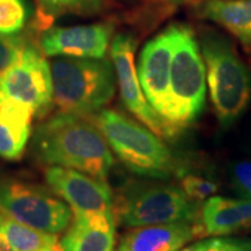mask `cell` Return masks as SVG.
<instances>
[{
    "label": "cell",
    "instance_id": "15",
    "mask_svg": "<svg viewBox=\"0 0 251 251\" xmlns=\"http://www.w3.org/2000/svg\"><path fill=\"white\" fill-rule=\"evenodd\" d=\"M196 237V221L148 225L123 234L117 251H177Z\"/></svg>",
    "mask_w": 251,
    "mask_h": 251
},
{
    "label": "cell",
    "instance_id": "10",
    "mask_svg": "<svg viewBox=\"0 0 251 251\" xmlns=\"http://www.w3.org/2000/svg\"><path fill=\"white\" fill-rule=\"evenodd\" d=\"M45 179L73 212H110L115 208L112 190L105 180L63 166L48 168Z\"/></svg>",
    "mask_w": 251,
    "mask_h": 251
},
{
    "label": "cell",
    "instance_id": "18",
    "mask_svg": "<svg viewBox=\"0 0 251 251\" xmlns=\"http://www.w3.org/2000/svg\"><path fill=\"white\" fill-rule=\"evenodd\" d=\"M0 234L14 251H62L59 236L18 224L1 215Z\"/></svg>",
    "mask_w": 251,
    "mask_h": 251
},
{
    "label": "cell",
    "instance_id": "19",
    "mask_svg": "<svg viewBox=\"0 0 251 251\" xmlns=\"http://www.w3.org/2000/svg\"><path fill=\"white\" fill-rule=\"evenodd\" d=\"M28 18L25 0H0V34L14 35L20 32Z\"/></svg>",
    "mask_w": 251,
    "mask_h": 251
},
{
    "label": "cell",
    "instance_id": "9",
    "mask_svg": "<svg viewBox=\"0 0 251 251\" xmlns=\"http://www.w3.org/2000/svg\"><path fill=\"white\" fill-rule=\"evenodd\" d=\"M137 42L128 34H117L110 44V57L115 67L120 97L126 108L138 117L144 125L159 137H172L169 125L150 105L144 95L141 84L134 67V52Z\"/></svg>",
    "mask_w": 251,
    "mask_h": 251
},
{
    "label": "cell",
    "instance_id": "13",
    "mask_svg": "<svg viewBox=\"0 0 251 251\" xmlns=\"http://www.w3.org/2000/svg\"><path fill=\"white\" fill-rule=\"evenodd\" d=\"M116 216L110 212H73L62 237V251H113L116 244Z\"/></svg>",
    "mask_w": 251,
    "mask_h": 251
},
{
    "label": "cell",
    "instance_id": "6",
    "mask_svg": "<svg viewBox=\"0 0 251 251\" xmlns=\"http://www.w3.org/2000/svg\"><path fill=\"white\" fill-rule=\"evenodd\" d=\"M116 221L127 227L196 221L200 206L177 186L168 183H131L113 208Z\"/></svg>",
    "mask_w": 251,
    "mask_h": 251
},
{
    "label": "cell",
    "instance_id": "1",
    "mask_svg": "<svg viewBox=\"0 0 251 251\" xmlns=\"http://www.w3.org/2000/svg\"><path fill=\"white\" fill-rule=\"evenodd\" d=\"M32 152L42 163L63 166L105 180L113 153L98 126L81 115L59 113L36 128Z\"/></svg>",
    "mask_w": 251,
    "mask_h": 251
},
{
    "label": "cell",
    "instance_id": "2",
    "mask_svg": "<svg viewBox=\"0 0 251 251\" xmlns=\"http://www.w3.org/2000/svg\"><path fill=\"white\" fill-rule=\"evenodd\" d=\"M205 64L194 31L186 24H173V56L165 122L175 135L191 126L205 108Z\"/></svg>",
    "mask_w": 251,
    "mask_h": 251
},
{
    "label": "cell",
    "instance_id": "4",
    "mask_svg": "<svg viewBox=\"0 0 251 251\" xmlns=\"http://www.w3.org/2000/svg\"><path fill=\"white\" fill-rule=\"evenodd\" d=\"M200 50L216 119L221 126L229 127L250 103L251 74L230 42L216 32L202 34Z\"/></svg>",
    "mask_w": 251,
    "mask_h": 251
},
{
    "label": "cell",
    "instance_id": "11",
    "mask_svg": "<svg viewBox=\"0 0 251 251\" xmlns=\"http://www.w3.org/2000/svg\"><path fill=\"white\" fill-rule=\"evenodd\" d=\"M172 56L173 24L144 46L138 64V80L144 95L162 119L168 108Z\"/></svg>",
    "mask_w": 251,
    "mask_h": 251
},
{
    "label": "cell",
    "instance_id": "20",
    "mask_svg": "<svg viewBox=\"0 0 251 251\" xmlns=\"http://www.w3.org/2000/svg\"><path fill=\"white\" fill-rule=\"evenodd\" d=\"M180 188L190 200L196 202H204L218 191V183L205 176L183 172L180 175Z\"/></svg>",
    "mask_w": 251,
    "mask_h": 251
},
{
    "label": "cell",
    "instance_id": "21",
    "mask_svg": "<svg viewBox=\"0 0 251 251\" xmlns=\"http://www.w3.org/2000/svg\"><path fill=\"white\" fill-rule=\"evenodd\" d=\"M177 251H251V240L226 236H208Z\"/></svg>",
    "mask_w": 251,
    "mask_h": 251
},
{
    "label": "cell",
    "instance_id": "27",
    "mask_svg": "<svg viewBox=\"0 0 251 251\" xmlns=\"http://www.w3.org/2000/svg\"><path fill=\"white\" fill-rule=\"evenodd\" d=\"M0 219H1V215H0Z\"/></svg>",
    "mask_w": 251,
    "mask_h": 251
},
{
    "label": "cell",
    "instance_id": "17",
    "mask_svg": "<svg viewBox=\"0 0 251 251\" xmlns=\"http://www.w3.org/2000/svg\"><path fill=\"white\" fill-rule=\"evenodd\" d=\"M197 16L224 27L251 49V0H205Z\"/></svg>",
    "mask_w": 251,
    "mask_h": 251
},
{
    "label": "cell",
    "instance_id": "26",
    "mask_svg": "<svg viewBox=\"0 0 251 251\" xmlns=\"http://www.w3.org/2000/svg\"><path fill=\"white\" fill-rule=\"evenodd\" d=\"M152 1H161V3H169V4H181V3H187L193 0H152Z\"/></svg>",
    "mask_w": 251,
    "mask_h": 251
},
{
    "label": "cell",
    "instance_id": "3",
    "mask_svg": "<svg viewBox=\"0 0 251 251\" xmlns=\"http://www.w3.org/2000/svg\"><path fill=\"white\" fill-rule=\"evenodd\" d=\"M97 126L128 171L151 179H171L183 169L152 130L112 109L100 110Z\"/></svg>",
    "mask_w": 251,
    "mask_h": 251
},
{
    "label": "cell",
    "instance_id": "16",
    "mask_svg": "<svg viewBox=\"0 0 251 251\" xmlns=\"http://www.w3.org/2000/svg\"><path fill=\"white\" fill-rule=\"evenodd\" d=\"M35 113L23 103L0 100V158L18 161L27 148Z\"/></svg>",
    "mask_w": 251,
    "mask_h": 251
},
{
    "label": "cell",
    "instance_id": "8",
    "mask_svg": "<svg viewBox=\"0 0 251 251\" xmlns=\"http://www.w3.org/2000/svg\"><path fill=\"white\" fill-rule=\"evenodd\" d=\"M23 103L44 115L53 102L50 66L34 46H24L17 60L0 78V100Z\"/></svg>",
    "mask_w": 251,
    "mask_h": 251
},
{
    "label": "cell",
    "instance_id": "14",
    "mask_svg": "<svg viewBox=\"0 0 251 251\" xmlns=\"http://www.w3.org/2000/svg\"><path fill=\"white\" fill-rule=\"evenodd\" d=\"M251 225V200L212 196L200 206L198 237L227 236Z\"/></svg>",
    "mask_w": 251,
    "mask_h": 251
},
{
    "label": "cell",
    "instance_id": "22",
    "mask_svg": "<svg viewBox=\"0 0 251 251\" xmlns=\"http://www.w3.org/2000/svg\"><path fill=\"white\" fill-rule=\"evenodd\" d=\"M41 3L53 14H92L103 6V0H41Z\"/></svg>",
    "mask_w": 251,
    "mask_h": 251
},
{
    "label": "cell",
    "instance_id": "23",
    "mask_svg": "<svg viewBox=\"0 0 251 251\" xmlns=\"http://www.w3.org/2000/svg\"><path fill=\"white\" fill-rule=\"evenodd\" d=\"M27 45L21 36L1 35L0 34V78L17 60V57Z\"/></svg>",
    "mask_w": 251,
    "mask_h": 251
},
{
    "label": "cell",
    "instance_id": "24",
    "mask_svg": "<svg viewBox=\"0 0 251 251\" xmlns=\"http://www.w3.org/2000/svg\"><path fill=\"white\" fill-rule=\"evenodd\" d=\"M233 184L243 198L251 200V162H240L233 168Z\"/></svg>",
    "mask_w": 251,
    "mask_h": 251
},
{
    "label": "cell",
    "instance_id": "12",
    "mask_svg": "<svg viewBox=\"0 0 251 251\" xmlns=\"http://www.w3.org/2000/svg\"><path fill=\"white\" fill-rule=\"evenodd\" d=\"M113 25L106 23L54 27L41 38V49L46 56L103 59L109 49Z\"/></svg>",
    "mask_w": 251,
    "mask_h": 251
},
{
    "label": "cell",
    "instance_id": "5",
    "mask_svg": "<svg viewBox=\"0 0 251 251\" xmlns=\"http://www.w3.org/2000/svg\"><path fill=\"white\" fill-rule=\"evenodd\" d=\"M53 102L64 113L90 115L115 95V74L109 60L59 57L50 66Z\"/></svg>",
    "mask_w": 251,
    "mask_h": 251
},
{
    "label": "cell",
    "instance_id": "7",
    "mask_svg": "<svg viewBox=\"0 0 251 251\" xmlns=\"http://www.w3.org/2000/svg\"><path fill=\"white\" fill-rule=\"evenodd\" d=\"M0 215L48 233H62L73 211L49 190L13 177H0Z\"/></svg>",
    "mask_w": 251,
    "mask_h": 251
},
{
    "label": "cell",
    "instance_id": "25",
    "mask_svg": "<svg viewBox=\"0 0 251 251\" xmlns=\"http://www.w3.org/2000/svg\"><path fill=\"white\" fill-rule=\"evenodd\" d=\"M0 251H14L1 234H0Z\"/></svg>",
    "mask_w": 251,
    "mask_h": 251
}]
</instances>
